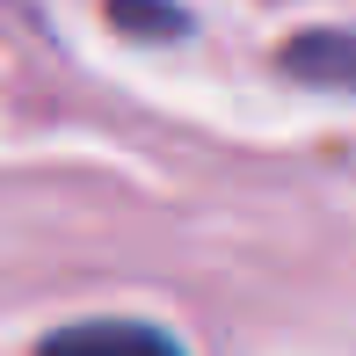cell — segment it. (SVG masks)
Instances as JSON below:
<instances>
[{"mask_svg": "<svg viewBox=\"0 0 356 356\" xmlns=\"http://www.w3.org/2000/svg\"><path fill=\"white\" fill-rule=\"evenodd\" d=\"M109 22L117 29H145V37H175L182 22V8H153V0H109Z\"/></svg>", "mask_w": 356, "mask_h": 356, "instance_id": "3957f363", "label": "cell"}, {"mask_svg": "<svg viewBox=\"0 0 356 356\" xmlns=\"http://www.w3.org/2000/svg\"><path fill=\"white\" fill-rule=\"evenodd\" d=\"M284 66L298 80H334V88H356V37H298L284 51Z\"/></svg>", "mask_w": 356, "mask_h": 356, "instance_id": "7a4b0ae2", "label": "cell"}, {"mask_svg": "<svg viewBox=\"0 0 356 356\" xmlns=\"http://www.w3.org/2000/svg\"><path fill=\"white\" fill-rule=\"evenodd\" d=\"M37 356H182V349L145 320H80V327H58Z\"/></svg>", "mask_w": 356, "mask_h": 356, "instance_id": "6da1fadb", "label": "cell"}]
</instances>
